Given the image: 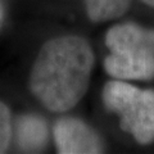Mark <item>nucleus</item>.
Instances as JSON below:
<instances>
[{"mask_svg": "<svg viewBox=\"0 0 154 154\" xmlns=\"http://www.w3.org/2000/svg\"><path fill=\"white\" fill-rule=\"evenodd\" d=\"M104 69L113 79L149 81L154 79L153 53H109Z\"/></svg>", "mask_w": 154, "mask_h": 154, "instance_id": "5", "label": "nucleus"}, {"mask_svg": "<svg viewBox=\"0 0 154 154\" xmlns=\"http://www.w3.org/2000/svg\"><path fill=\"white\" fill-rule=\"evenodd\" d=\"M141 2H143L144 4H146L148 7L154 8V0H141Z\"/></svg>", "mask_w": 154, "mask_h": 154, "instance_id": "9", "label": "nucleus"}, {"mask_svg": "<svg viewBox=\"0 0 154 154\" xmlns=\"http://www.w3.org/2000/svg\"><path fill=\"white\" fill-rule=\"evenodd\" d=\"M104 107L119 117V127L140 145L154 141V90L140 89L123 80L105 82L102 91Z\"/></svg>", "mask_w": 154, "mask_h": 154, "instance_id": "2", "label": "nucleus"}, {"mask_svg": "<svg viewBox=\"0 0 154 154\" xmlns=\"http://www.w3.org/2000/svg\"><path fill=\"white\" fill-rule=\"evenodd\" d=\"M12 139V116L7 104L0 102V154L5 153Z\"/></svg>", "mask_w": 154, "mask_h": 154, "instance_id": "8", "label": "nucleus"}, {"mask_svg": "<svg viewBox=\"0 0 154 154\" xmlns=\"http://www.w3.org/2000/svg\"><path fill=\"white\" fill-rule=\"evenodd\" d=\"M105 45L110 53L154 54V30L132 22L118 23L105 33Z\"/></svg>", "mask_w": 154, "mask_h": 154, "instance_id": "4", "label": "nucleus"}, {"mask_svg": "<svg viewBox=\"0 0 154 154\" xmlns=\"http://www.w3.org/2000/svg\"><path fill=\"white\" fill-rule=\"evenodd\" d=\"M53 137L59 154H99L104 152L102 137L76 117H62L53 126Z\"/></svg>", "mask_w": 154, "mask_h": 154, "instance_id": "3", "label": "nucleus"}, {"mask_svg": "<svg viewBox=\"0 0 154 154\" xmlns=\"http://www.w3.org/2000/svg\"><path fill=\"white\" fill-rule=\"evenodd\" d=\"M94 51L86 38L57 36L41 46L32 64L28 88L46 109L68 112L88 93L94 68Z\"/></svg>", "mask_w": 154, "mask_h": 154, "instance_id": "1", "label": "nucleus"}, {"mask_svg": "<svg viewBox=\"0 0 154 154\" xmlns=\"http://www.w3.org/2000/svg\"><path fill=\"white\" fill-rule=\"evenodd\" d=\"M18 140L28 152H38L48 143V126L37 116H23L18 119Z\"/></svg>", "mask_w": 154, "mask_h": 154, "instance_id": "6", "label": "nucleus"}, {"mask_svg": "<svg viewBox=\"0 0 154 154\" xmlns=\"http://www.w3.org/2000/svg\"><path fill=\"white\" fill-rule=\"evenodd\" d=\"M130 4L131 0H85L86 14L95 23L119 18L127 12Z\"/></svg>", "mask_w": 154, "mask_h": 154, "instance_id": "7", "label": "nucleus"}]
</instances>
